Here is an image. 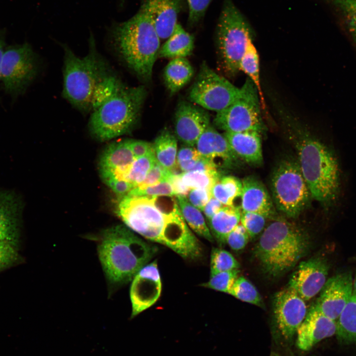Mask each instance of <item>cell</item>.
Masks as SVG:
<instances>
[{
  "instance_id": "obj_35",
  "label": "cell",
  "mask_w": 356,
  "mask_h": 356,
  "mask_svg": "<svg viewBox=\"0 0 356 356\" xmlns=\"http://www.w3.org/2000/svg\"><path fill=\"white\" fill-rule=\"evenodd\" d=\"M340 11L350 37L356 46V0H330Z\"/></svg>"
},
{
  "instance_id": "obj_17",
  "label": "cell",
  "mask_w": 356,
  "mask_h": 356,
  "mask_svg": "<svg viewBox=\"0 0 356 356\" xmlns=\"http://www.w3.org/2000/svg\"><path fill=\"white\" fill-rule=\"evenodd\" d=\"M210 125V116L206 109L191 102L180 101L175 115L176 137L185 145L193 146Z\"/></svg>"
},
{
  "instance_id": "obj_22",
  "label": "cell",
  "mask_w": 356,
  "mask_h": 356,
  "mask_svg": "<svg viewBox=\"0 0 356 356\" xmlns=\"http://www.w3.org/2000/svg\"><path fill=\"white\" fill-rule=\"evenodd\" d=\"M195 145L201 156L211 160L216 166L217 159L222 160L226 166L233 164L237 158L224 135L211 125L200 136Z\"/></svg>"
},
{
  "instance_id": "obj_50",
  "label": "cell",
  "mask_w": 356,
  "mask_h": 356,
  "mask_svg": "<svg viewBox=\"0 0 356 356\" xmlns=\"http://www.w3.org/2000/svg\"><path fill=\"white\" fill-rule=\"evenodd\" d=\"M270 356H281L279 355L278 354L275 353H272Z\"/></svg>"
},
{
  "instance_id": "obj_23",
  "label": "cell",
  "mask_w": 356,
  "mask_h": 356,
  "mask_svg": "<svg viewBox=\"0 0 356 356\" xmlns=\"http://www.w3.org/2000/svg\"><path fill=\"white\" fill-rule=\"evenodd\" d=\"M261 134L254 131L225 132L223 134L232 151L237 158L256 165L261 164L263 160Z\"/></svg>"
},
{
  "instance_id": "obj_26",
  "label": "cell",
  "mask_w": 356,
  "mask_h": 356,
  "mask_svg": "<svg viewBox=\"0 0 356 356\" xmlns=\"http://www.w3.org/2000/svg\"><path fill=\"white\" fill-rule=\"evenodd\" d=\"M241 215L240 207L223 206L208 221L213 237L224 243L226 236L240 223Z\"/></svg>"
},
{
  "instance_id": "obj_10",
  "label": "cell",
  "mask_w": 356,
  "mask_h": 356,
  "mask_svg": "<svg viewBox=\"0 0 356 356\" xmlns=\"http://www.w3.org/2000/svg\"><path fill=\"white\" fill-rule=\"evenodd\" d=\"M258 90L247 78L240 88L238 97L230 105L217 112L214 124L225 132L254 131L262 133L265 126L261 113Z\"/></svg>"
},
{
  "instance_id": "obj_25",
  "label": "cell",
  "mask_w": 356,
  "mask_h": 356,
  "mask_svg": "<svg viewBox=\"0 0 356 356\" xmlns=\"http://www.w3.org/2000/svg\"><path fill=\"white\" fill-rule=\"evenodd\" d=\"M193 68L186 58L172 59L165 67L163 79L171 95L179 91L193 77Z\"/></svg>"
},
{
  "instance_id": "obj_1",
  "label": "cell",
  "mask_w": 356,
  "mask_h": 356,
  "mask_svg": "<svg viewBox=\"0 0 356 356\" xmlns=\"http://www.w3.org/2000/svg\"><path fill=\"white\" fill-rule=\"evenodd\" d=\"M116 212L126 226L145 239L168 247L185 259L201 257V245L185 222L176 198L120 197Z\"/></svg>"
},
{
  "instance_id": "obj_19",
  "label": "cell",
  "mask_w": 356,
  "mask_h": 356,
  "mask_svg": "<svg viewBox=\"0 0 356 356\" xmlns=\"http://www.w3.org/2000/svg\"><path fill=\"white\" fill-rule=\"evenodd\" d=\"M140 8L150 18L161 40L173 33L181 12L187 8L186 0H140Z\"/></svg>"
},
{
  "instance_id": "obj_45",
  "label": "cell",
  "mask_w": 356,
  "mask_h": 356,
  "mask_svg": "<svg viewBox=\"0 0 356 356\" xmlns=\"http://www.w3.org/2000/svg\"><path fill=\"white\" fill-rule=\"evenodd\" d=\"M201 156L197 149L193 146L185 145L181 147L177 152L176 164L181 161L197 159Z\"/></svg>"
},
{
  "instance_id": "obj_37",
  "label": "cell",
  "mask_w": 356,
  "mask_h": 356,
  "mask_svg": "<svg viewBox=\"0 0 356 356\" xmlns=\"http://www.w3.org/2000/svg\"><path fill=\"white\" fill-rule=\"evenodd\" d=\"M188 10L187 25L194 28L204 20L207 9L213 0H186Z\"/></svg>"
},
{
  "instance_id": "obj_24",
  "label": "cell",
  "mask_w": 356,
  "mask_h": 356,
  "mask_svg": "<svg viewBox=\"0 0 356 356\" xmlns=\"http://www.w3.org/2000/svg\"><path fill=\"white\" fill-rule=\"evenodd\" d=\"M194 46V36L178 23L171 35L160 47L158 57L186 58L190 55Z\"/></svg>"
},
{
  "instance_id": "obj_7",
  "label": "cell",
  "mask_w": 356,
  "mask_h": 356,
  "mask_svg": "<svg viewBox=\"0 0 356 356\" xmlns=\"http://www.w3.org/2000/svg\"><path fill=\"white\" fill-rule=\"evenodd\" d=\"M306 234L295 224L277 219L263 232L255 255L266 273L280 275L295 267L309 249Z\"/></svg>"
},
{
  "instance_id": "obj_48",
  "label": "cell",
  "mask_w": 356,
  "mask_h": 356,
  "mask_svg": "<svg viewBox=\"0 0 356 356\" xmlns=\"http://www.w3.org/2000/svg\"><path fill=\"white\" fill-rule=\"evenodd\" d=\"M6 32L3 29H0V72L2 61V58L5 48L6 47L5 43Z\"/></svg>"
},
{
  "instance_id": "obj_31",
  "label": "cell",
  "mask_w": 356,
  "mask_h": 356,
  "mask_svg": "<svg viewBox=\"0 0 356 356\" xmlns=\"http://www.w3.org/2000/svg\"><path fill=\"white\" fill-rule=\"evenodd\" d=\"M242 189V180L234 176H226L216 181L211 192L212 196L224 206H233L234 200L241 196Z\"/></svg>"
},
{
  "instance_id": "obj_46",
  "label": "cell",
  "mask_w": 356,
  "mask_h": 356,
  "mask_svg": "<svg viewBox=\"0 0 356 356\" xmlns=\"http://www.w3.org/2000/svg\"><path fill=\"white\" fill-rule=\"evenodd\" d=\"M169 181L172 184L176 196H187L190 189L183 183L180 174L174 173Z\"/></svg>"
},
{
  "instance_id": "obj_44",
  "label": "cell",
  "mask_w": 356,
  "mask_h": 356,
  "mask_svg": "<svg viewBox=\"0 0 356 356\" xmlns=\"http://www.w3.org/2000/svg\"><path fill=\"white\" fill-rule=\"evenodd\" d=\"M133 152L136 158L143 156L152 152L153 144L146 141L130 139Z\"/></svg>"
},
{
  "instance_id": "obj_3",
  "label": "cell",
  "mask_w": 356,
  "mask_h": 356,
  "mask_svg": "<svg viewBox=\"0 0 356 356\" xmlns=\"http://www.w3.org/2000/svg\"><path fill=\"white\" fill-rule=\"evenodd\" d=\"M97 251L107 281L115 287L132 280L152 258L157 249L127 226L117 225L101 232Z\"/></svg>"
},
{
  "instance_id": "obj_47",
  "label": "cell",
  "mask_w": 356,
  "mask_h": 356,
  "mask_svg": "<svg viewBox=\"0 0 356 356\" xmlns=\"http://www.w3.org/2000/svg\"><path fill=\"white\" fill-rule=\"evenodd\" d=\"M223 206L220 201L212 195L202 210L207 221H209Z\"/></svg>"
},
{
  "instance_id": "obj_28",
  "label": "cell",
  "mask_w": 356,
  "mask_h": 356,
  "mask_svg": "<svg viewBox=\"0 0 356 356\" xmlns=\"http://www.w3.org/2000/svg\"><path fill=\"white\" fill-rule=\"evenodd\" d=\"M336 333L341 344L356 343V296L352 295L336 321Z\"/></svg>"
},
{
  "instance_id": "obj_41",
  "label": "cell",
  "mask_w": 356,
  "mask_h": 356,
  "mask_svg": "<svg viewBox=\"0 0 356 356\" xmlns=\"http://www.w3.org/2000/svg\"><path fill=\"white\" fill-rule=\"evenodd\" d=\"M174 174L173 172L164 167L156 161L144 180L135 188H143L164 181H169Z\"/></svg>"
},
{
  "instance_id": "obj_18",
  "label": "cell",
  "mask_w": 356,
  "mask_h": 356,
  "mask_svg": "<svg viewBox=\"0 0 356 356\" xmlns=\"http://www.w3.org/2000/svg\"><path fill=\"white\" fill-rule=\"evenodd\" d=\"M23 203L19 195L0 187V240L19 249Z\"/></svg>"
},
{
  "instance_id": "obj_12",
  "label": "cell",
  "mask_w": 356,
  "mask_h": 356,
  "mask_svg": "<svg viewBox=\"0 0 356 356\" xmlns=\"http://www.w3.org/2000/svg\"><path fill=\"white\" fill-rule=\"evenodd\" d=\"M240 92V88L203 62L189 89L188 97L190 102L205 109L217 112L232 103Z\"/></svg>"
},
{
  "instance_id": "obj_33",
  "label": "cell",
  "mask_w": 356,
  "mask_h": 356,
  "mask_svg": "<svg viewBox=\"0 0 356 356\" xmlns=\"http://www.w3.org/2000/svg\"><path fill=\"white\" fill-rule=\"evenodd\" d=\"M229 294L245 302L258 306L262 305L261 297L256 287L243 276L237 277Z\"/></svg>"
},
{
  "instance_id": "obj_8",
  "label": "cell",
  "mask_w": 356,
  "mask_h": 356,
  "mask_svg": "<svg viewBox=\"0 0 356 356\" xmlns=\"http://www.w3.org/2000/svg\"><path fill=\"white\" fill-rule=\"evenodd\" d=\"M254 31L232 0H223L215 29V42L220 69L233 78L240 71V62Z\"/></svg>"
},
{
  "instance_id": "obj_27",
  "label": "cell",
  "mask_w": 356,
  "mask_h": 356,
  "mask_svg": "<svg viewBox=\"0 0 356 356\" xmlns=\"http://www.w3.org/2000/svg\"><path fill=\"white\" fill-rule=\"evenodd\" d=\"M153 149L157 162L173 172L176 166L177 140L169 130H163L156 138Z\"/></svg>"
},
{
  "instance_id": "obj_36",
  "label": "cell",
  "mask_w": 356,
  "mask_h": 356,
  "mask_svg": "<svg viewBox=\"0 0 356 356\" xmlns=\"http://www.w3.org/2000/svg\"><path fill=\"white\" fill-rule=\"evenodd\" d=\"M238 269H234L210 274L209 281L202 286L229 294L238 277Z\"/></svg>"
},
{
  "instance_id": "obj_9",
  "label": "cell",
  "mask_w": 356,
  "mask_h": 356,
  "mask_svg": "<svg viewBox=\"0 0 356 356\" xmlns=\"http://www.w3.org/2000/svg\"><path fill=\"white\" fill-rule=\"evenodd\" d=\"M271 188L276 208L289 218L298 217L312 198L299 163L293 159L278 164L273 173Z\"/></svg>"
},
{
  "instance_id": "obj_20",
  "label": "cell",
  "mask_w": 356,
  "mask_h": 356,
  "mask_svg": "<svg viewBox=\"0 0 356 356\" xmlns=\"http://www.w3.org/2000/svg\"><path fill=\"white\" fill-rule=\"evenodd\" d=\"M336 321L323 314L313 305L297 331V346L308 351L323 339L336 335Z\"/></svg>"
},
{
  "instance_id": "obj_21",
  "label": "cell",
  "mask_w": 356,
  "mask_h": 356,
  "mask_svg": "<svg viewBox=\"0 0 356 356\" xmlns=\"http://www.w3.org/2000/svg\"><path fill=\"white\" fill-rule=\"evenodd\" d=\"M241 180L242 211L258 213L267 218L273 216L275 210L272 200L264 184L252 176Z\"/></svg>"
},
{
  "instance_id": "obj_16",
  "label": "cell",
  "mask_w": 356,
  "mask_h": 356,
  "mask_svg": "<svg viewBox=\"0 0 356 356\" xmlns=\"http://www.w3.org/2000/svg\"><path fill=\"white\" fill-rule=\"evenodd\" d=\"M328 270L324 258L315 257L303 261L292 274L288 287L304 300L309 301L321 291L327 280Z\"/></svg>"
},
{
  "instance_id": "obj_43",
  "label": "cell",
  "mask_w": 356,
  "mask_h": 356,
  "mask_svg": "<svg viewBox=\"0 0 356 356\" xmlns=\"http://www.w3.org/2000/svg\"><path fill=\"white\" fill-rule=\"evenodd\" d=\"M211 196L210 190L194 188L190 189L187 198L192 205L202 211Z\"/></svg>"
},
{
  "instance_id": "obj_39",
  "label": "cell",
  "mask_w": 356,
  "mask_h": 356,
  "mask_svg": "<svg viewBox=\"0 0 356 356\" xmlns=\"http://www.w3.org/2000/svg\"><path fill=\"white\" fill-rule=\"evenodd\" d=\"M18 249L11 244L0 240V272L22 261Z\"/></svg>"
},
{
  "instance_id": "obj_32",
  "label": "cell",
  "mask_w": 356,
  "mask_h": 356,
  "mask_svg": "<svg viewBox=\"0 0 356 356\" xmlns=\"http://www.w3.org/2000/svg\"><path fill=\"white\" fill-rule=\"evenodd\" d=\"M181 180L190 189L194 188L211 190L216 181L220 178L218 171H189L180 174Z\"/></svg>"
},
{
  "instance_id": "obj_5",
  "label": "cell",
  "mask_w": 356,
  "mask_h": 356,
  "mask_svg": "<svg viewBox=\"0 0 356 356\" xmlns=\"http://www.w3.org/2000/svg\"><path fill=\"white\" fill-rule=\"evenodd\" d=\"M63 47V96L79 111L90 113L96 89L113 72L97 50L92 34L89 52L85 56H77L67 45Z\"/></svg>"
},
{
  "instance_id": "obj_4",
  "label": "cell",
  "mask_w": 356,
  "mask_h": 356,
  "mask_svg": "<svg viewBox=\"0 0 356 356\" xmlns=\"http://www.w3.org/2000/svg\"><path fill=\"white\" fill-rule=\"evenodd\" d=\"M112 44L128 67L144 82L151 79L160 38L148 15L139 7L131 18L109 28Z\"/></svg>"
},
{
  "instance_id": "obj_34",
  "label": "cell",
  "mask_w": 356,
  "mask_h": 356,
  "mask_svg": "<svg viewBox=\"0 0 356 356\" xmlns=\"http://www.w3.org/2000/svg\"><path fill=\"white\" fill-rule=\"evenodd\" d=\"M239 264L233 255L226 250L214 248L210 259V274L238 269Z\"/></svg>"
},
{
  "instance_id": "obj_15",
  "label": "cell",
  "mask_w": 356,
  "mask_h": 356,
  "mask_svg": "<svg viewBox=\"0 0 356 356\" xmlns=\"http://www.w3.org/2000/svg\"><path fill=\"white\" fill-rule=\"evenodd\" d=\"M162 283L156 261L143 267L132 280L130 298L133 317L152 306L159 298Z\"/></svg>"
},
{
  "instance_id": "obj_30",
  "label": "cell",
  "mask_w": 356,
  "mask_h": 356,
  "mask_svg": "<svg viewBox=\"0 0 356 356\" xmlns=\"http://www.w3.org/2000/svg\"><path fill=\"white\" fill-rule=\"evenodd\" d=\"M251 41L240 62V71L246 74L252 82L259 93L262 109L265 111L266 104L260 79V60L258 51Z\"/></svg>"
},
{
  "instance_id": "obj_14",
  "label": "cell",
  "mask_w": 356,
  "mask_h": 356,
  "mask_svg": "<svg viewBox=\"0 0 356 356\" xmlns=\"http://www.w3.org/2000/svg\"><path fill=\"white\" fill-rule=\"evenodd\" d=\"M353 276L349 271L337 273L327 279L314 304L316 308L337 321L353 295Z\"/></svg>"
},
{
  "instance_id": "obj_2",
  "label": "cell",
  "mask_w": 356,
  "mask_h": 356,
  "mask_svg": "<svg viewBox=\"0 0 356 356\" xmlns=\"http://www.w3.org/2000/svg\"><path fill=\"white\" fill-rule=\"evenodd\" d=\"M278 111L294 142L298 162L312 197L324 206L332 205L338 199L341 187V171L335 154L288 112L281 108Z\"/></svg>"
},
{
  "instance_id": "obj_29",
  "label": "cell",
  "mask_w": 356,
  "mask_h": 356,
  "mask_svg": "<svg viewBox=\"0 0 356 356\" xmlns=\"http://www.w3.org/2000/svg\"><path fill=\"white\" fill-rule=\"evenodd\" d=\"M179 210L187 225L199 236L212 242L213 236L201 211L192 205L186 197L176 196Z\"/></svg>"
},
{
  "instance_id": "obj_11",
  "label": "cell",
  "mask_w": 356,
  "mask_h": 356,
  "mask_svg": "<svg viewBox=\"0 0 356 356\" xmlns=\"http://www.w3.org/2000/svg\"><path fill=\"white\" fill-rule=\"evenodd\" d=\"M39 65L38 56L29 43L6 46L0 72L5 93L13 99L23 94L37 76Z\"/></svg>"
},
{
  "instance_id": "obj_6",
  "label": "cell",
  "mask_w": 356,
  "mask_h": 356,
  "mask_svg": "<svg viewBox=\"0 0 356 356\" xmlns=\"http://www.w3.org/2000/svg\"><path fill=\"white\" fill-rule=\"evenodd\" d=\"M146 93L143 86L128 87L122 83L90 111L88 128L91 135L104 141L130 132L138 121Z\"/></svg>"
},
{
  "instance_id": "obj_13",
  "label": "cell",
  "mask_w": 356,
  "mask_h": 356,
  "mask_svg": "<svg viewBox=\"0 0 356 356\" xmlns=\"http://www.w3.org/2000/svg\"><path fill=\"white\" fill-rule=\"evenodd\" d=\"M307 312L305 301L293 289L288 287L278 292L273 300L276 338L291 343Z\"/></svg>"
},
{
  "instance_id": "obj_38",
  "label": "cell",
  "mask_w": 356,
  "mask_h": 356,
  "mask_svg": "<svg viewBox=\"0 0 356 356\" xmlns=\"http://www.w3.org/2000/svg\"><path fill=\"white\" fill-rule=\"evenodd\" d=\"M267 218L258 213L242 211L240 222L250 237H254L264 229Z\"/></svg>"
},
{
  "instance_id": "obj_49",
  "label": "cell",
  "mask_w": 356,
  "mask_h": 356,
  "mask_svg": "<svg viewBox=\"0 0 356 356\" xmlns=\"http://www.w3.org/2000/svg\"><path fill=\"white\" fill-rule=\"evenodd\" d=\"M353 295L356 296V274L354 278H353Z\"/></svg>"
},
{
  "instance_id": "obj_42",
  "label": "cell",
  "mask_w": 356,
  "mask_h": 356,
  "mask_svg": "<svg viewBox=\"0 0 356 356\" xmlns=\"http://www.w3.org/2000/svg\"><path fill=\"white\" fill-rule=\"evenodd\" d=\"M249 235L244 226L239 223L226 237L225 242L233 250L243 249L247 245Z\"/></svg>"
},
{
  "instance_id": "obj_40",
  "label": "cell",
  "mask_w": 356,
  "mask_h": 356,
  "mask_svg": "<svg viewBox=\"0 0 356 356\" xmlns=\"http://www.w3.org/2000/svg\"><path fill=\"white\" fill-rule=\"evenodd\" d=\"M128 195L173 197L176 195L171 183L166 181L143 188H135Z\"/></svg>"
}]
</instances>
